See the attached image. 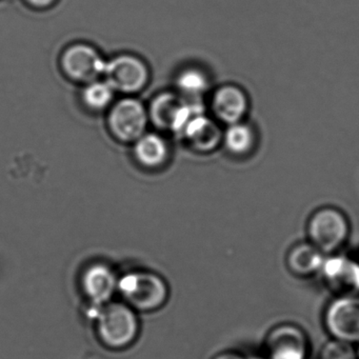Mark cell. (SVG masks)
Instances as JSON below:
<instances>
[{"label":"cell","mask_w":359,"mask_h":359,"mask_svg":"<svg viewBox=\"0 0 359 359\" xmlns=\"http://www.w3.org/2000/svg\"><path fill=\"white\" fill-rule=\"evenodd\" d=\"M306 241L325 256L339 253L351 234L350 222L344 212L331 205L315 210L306 226Z\"/></svg>","instance_id":"6da1fadb"},{"label":"cell","mask_w":359,"mask_h":359,"mask_svg":"<svg viewBox=\"0 0 359 359\" xmlns=\"http://www.w3.org/2000/svg\"><path fill=\"white\" fill-rule=\"evenodd\" d=\"M100 339L113 348H125L134 341L138 333L135 313L127 304H108L97 316Z\"/></svg>","instance_id":"7a4b0ae2"},{"label":"cell","mask_w":359,"mask_h":359,"mask_svg":"<svg viewBox=\"0 0 359 359\" xmlns=\"http://www.w3.org/2000/svg\"><path fill=\"white\" fill-rule=\"evenodd\" d=\"M264 353V359H309L310 337L295 323H278L266 333Z\"/></svg>","instance_id":"3957f363"},{"label":"cell","mask_w":359,"mask_h":359,"mask_svg":"<svg viewBox=\"0 0 359 359\" xmlns=\"http://www.w3.org/2000/svg\"><path fill=\"white\" fill-rule=\"evenodd\" d=\"M118 287L126 300L140 311L156 310L167 299V285L154 273H130L118 281Z\"/></svg>","instance_id":"277c9868"},{"label":"cell","mask_w":359,"mask_h":359,"mask_svg":"<svg viewBox=\"0 0 359 359\" xmlns=\"http://www.w3.org/2000/svg\"><path fill=\"white\" fill-rule=\"evenodd\" d=\"M148 121V110L136 98H123L109 111V129L115 140L125 144L140 140L146 133Z\"/></svg>","instance_id":"5b68a950"},{"label":"cell","mask_w":359,"mask_h":359,"mask_svg":"<svg viewBox=\"0 0 359 359\" xmlns=\"http://www.w3.org/2000/svg\"><path fill=\"white\" fill-rule=\"evenodd\" d=\"M323 327L334 339L359 344V296L334 297L325 306Z\"/></svg>","instance_id":"8992f818"},{"label":"cell","mask_w":359,"mask_h":359,"mask_svg":"<svg viewBox=\"0 0 359 359\" xmlns=\"http://www.w3.org/2000/svg\"><path fill=\"white\" fill-rule=\"evenodd\" d=\"M104 75L115 92L127 95L142 91L150 79L146 62L133 54H121L107 62Z\"/></svg>","instance_id":"52a82bcc"},{"label":"cell","mask_w":359,"mask_h":359,"mask_svg":"<svg viewBox=\"0 0 359 359\" xmlns=\"http://www.w3.org/2000/svg\"><path fill=\"white\" fill-rule=\"evenodd\" d=\"M325 289L334 297L359 296V262L341 254L325 257L319 273Z\"/></svg>","instance_id":"ba28073f"},{"label":"cell","mask_w":359,"mask_h":359,"mask_svg":"<svg viewBox=\"0 0 359 359\" xmlns=\"http://www.w3.org/2000/svg\"><path fill=\"white\" fill-rule=\"evenodd\" d=\"M107 62L100 52L88 43L69 46L60 57L62 72L75 83H87L97 81L104 75Z\"/></svg>","instance_id":"9c48e42d"},{"label":"cell","mask_w":359,"mask_h":359,"mask_svg":"<svg viewBox=\"0 0 359 359\" xmlns=\"http://www.w3.org/2000/svg\"><path fill=\"white\" fill-rule=\"evenodd\" d=\"M201 112L197 104H189L175 94L163 93L154 98L148 113L157 127L182 134L187 123Z\"/></svg>","instance_id":"30bf717a"},{"label":"cell","mask_w":359,"mask_h":359,"mask_svg":"<svg viewBox=\"0 0 359 359\" xmlns=\"http://www.w3.org/2000/svg\"><path fill=\"white\" fill-rule=\"evenodd\" d=\"M250 100L245 90L233 83L220 86L211 98V110L216 121L228 126L245 121Z\"/></svg>","instance_id":"8fae6325"},{"label":"cell","mask_w":359,"mask_h":359,"mask_svg":"<svg viewBox=\"0 0 359 359\" xmlns=\"http://www.w3.org/2000/svg\"><path fill=\"white\" fill-rule=\"evenodd\" d=\"M327 256L308 241L296 243L287 251L285 266L297 278L306 279L320 273Z\"/></svg>","instance_id":"7c38bea8"},{"label":"cell","mask_w":359,"mask_h":359,"mask_svg":"<svg viewBox=\"0 0 359 359\" xmlns=\"http://www.w3.org/2000/svg\"><path fill=\"white\" fill-rule=\"evenodd\" d=\"M182 135L198 152L215 150L222 142V133L217 123L208 118L203 112L195 115L182 130Z\"/></svg>","instance_id":"4fadbf2b"},{"label":"cell","mask_w":359,"mask_h":359,"mask_svg":"<svg viewBox=\"0 0 359 359\" xmlns=\"http://www.w3.org/2000/svg\"><path fill=\"white\" fill-rule=\"evenodd\" d=\"M83 287L88 297L97 304L110 299L118 281L114 273L104 264H93L86 270L83 277Z\"/></svg>","instance_id":"5bb4252c"},{"label":"cell","mask_w":359,"mask_h":359,"mask_svg":"<svg viewBox=\"0 0 359 359\" xmlns=\"http://www.w3.org/2000/svg\"><path fill=\"white\" fill-rule=\"evenodd\" d=\"M134 157L142 167L157 169L163 167L169 157V147L158 134L144 133L134 142Z\"/></svg>","instance_id":"9a60e30c"},{"label":"cell","mask_w":359,"mask_h":359,"mask_svg":"<svg viewBox=\"0 0 359 359\" xmlns=\"http://www.w3.org/2000/svg\"><path fill=\"white\" fill-rule=\"evenodd\" d=\"M226 151L235 157H247L255 150L257 134L249 123L241 121L228 126L222 135Z\"/></svg>","instance_id":"2e32d148"},{"label":"cell","mask_w":359,"mask_h":359,"mask_svg":"<svg viewBox=\"0 0 359 359\" xmlns=\"http://www.w3.org/2000/svg\"><path fill=\"white\" fill-rule=\"evenodd\" d=\"M114 95V89L107 81H94L83 88L81 100L89 110L102 112L112 104Z\"/></svg>","instance_id":"e0dca14e"},{"label":"cell","mask_w":359,"mask_h":359,"mask_svg":"<svg viewBox=\"0 0 359 359\" xmlns=\"http://www.w3.org/2000/svg\"><path fill=\"white\" fill-rule=\"evenodd\" d=\"M176 85L182 93L190 96H198L209 88V79L203 71L189 68L180 73Z\"/></svg>","instance_id":"ac0fdd59"},{"label":"cell","mask_w":359,"mask_h":359,"mask_svg":"<svg viewBox=\"0 0 359 359\" xmlns=\"http://www.w3.org/2000/svg\"><path fill=\"white\" fill-rule=\"evenodd\" d=\"M317 359H358L356 346L350 342L330 338L321 346Z\"/></svg>","instance_id":"d6986e66"},{"label":"cell","mask_w":359,"mask_h":359,"mask_svg":"<svg viewBox=\"0 0 359 359\" xmlns=\"http://www.w3.org/2000/svg\"><path fill=\"white\" fill-rule=\"evenodd\" d=\"M31 7L36 8V9H47L52 7L57 0H25Z\"/></svg>","instance_id":"ffe728a7"},{"label":"cell","mask_w":359,"mask_h":359,"mask_svg":"<svg viewBox=\"0 0 359 359\" xmlns=\"http://www.w3.org/2000/svg\"><path fill=\"white\" fill-rule=\"evenodd\" d=\"M213 359H249L245 357V355L241 354V353L232 352H224L222 354H218L217 356L214 357Z\"/></svg>","instance_id":"44dd1931"},{"label":"cell","mask_w":359,"mask_h":359,"mask_svg":"<svg viewBox=\"0 0 359 359\" xmlns=\"http://www.w3.org/2000/svg\"><path fill=\"white\" fill-rule=\"evenodd\" d=\"M356 352H357V357H358V359H359V344H356Z\"/></svg>","instance_id":"7402d4cb"},{"label":"cell","mask_w":359,"mask_h":359,"mask_svg":"<svg viewBox=\"0 0 359 359\" xmlns=\"http://www.w3.org/2000/svg\"><path fill=\"white\" fill-rule=\"evenodd\" d=\"M357 259H358V262H359V252H358V258H357Z\"/></svg>","instance_id":"603a6c76"}]
</instances>
